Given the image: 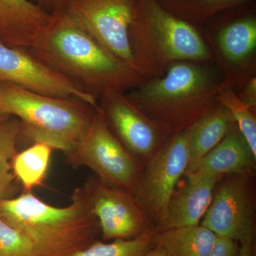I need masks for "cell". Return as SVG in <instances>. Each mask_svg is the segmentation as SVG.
<instances>
[{
	"label": "cell",
	"mask_w": 256,
	"mask_h": 256,
	"mask_svg": "<svg viewBox=\"0 0 256 256\" xmlns=\"http://www.w3.org/2000/svg\"><path fill=\"white\" fill-rule=\"evenodd\" d=\"M70 200L68 206L60 208L23 191L0 202V218L31 240L36 256H70L92 245L100 234L84 188H76Z\"/></svg>",
	"instance_id": "3957f363"
},
{
	"label": "cell",
	"mask_w": 256,
	"mask_h": 256,
	"mask_svg": "<svg viewBox=\"0 0 256 256\" xmlns=\"http://www.w3.org/2000/svg\"><path fill=\"white\" fill-rule=\"evenodd\" d=\"M256 160L235 124L214 148L188 166L186 172L202 171L220 176L248 174L254 171Z\"/></svg>",
	"instance_id": "9a60e30c"
},
{
	"label": "cell",
	"mask_w": 256,
	"mask_h": 256,
	"mask_svg": "<svg viewBox=\"0 0 256 256\" xmlns=\"http://www.w3.org/2000/svg\"><path fill=\"white\" fill-rule=\"evenodd\" d=\"M20 130V120L0 116V202L14 198L16 191L18 182L13 171V162L18 152Z\"/></svg>",
	"instance_id": "ac0fdd59"
},
{
	"label": "cell",
	"mask_w": 256,
	"mask_h": 256,
	"mask_svg": "<svg viewBox=\"0 0 256 256\" xmlns=\"http://www.w3.org/2000/svg\"><path fill=\"white\" fill-rule=\"evenodd\" d=\"M238 96L246 106L256 112V79L255 76L249 79L246 85L244 87L242 95Z\"/></svg>",
	"instance_id": "4316f807"
},
{
	"label": "cell",
	"mask_w": 256,
	"mask_h": 256,
	"mask_svg": "<svg viewBox=\"0 0 256 256\" xmlns=\"http://www.w3.org/2000/svg\"><path fill=\"white\" fill-rule=\"evenodd\" d=\"M232 78L200 63L172 64L160 77L146 79L126 92L140 110L166 136L186 130L216 108L218 96Z\"/></svg>",
	"instance_id": "7a4b0ae2"
},
{
	"label": "cell",
	"mask_w": 256,
	"mask_h": 256,
	"mask_svg": "<svg viewBox=\"0 0 256 256\" xmlns=\"http://www.w3.org/2000/svg\"><path fill=\"white\" fill-rule=\"evenodd\" d=\"M64 156L73 168L86 166L102 181L130 192L144 166L111 132L100 109L84 138Z\"/></svg>",
	"instance_id": "8992f818"
},
{
	"label": "cell",
	"mask_w": 256,
	"mask_h": 256,
	"mask_svg": "<svg viewBox=\"0 0 256 256\" xmlns=\"http://www.w3.org/2000/svg\"><path fill=\"white\" fill-rule=\"evenodd\" d=\"M248 174L225 175L216 186L202 225L240 244L255 234L254 194Z\"/></svg>",
	"instance_id": "7c38bea8"
},
{
	"label": "cell",
	"mask_w": 256,
	"mask_h": 256,
	"mask_svg": "<svg viewBox=\"0 0 256 256\" xmlns=\"http://www.w3.org/2000/svg\"><path fill=\"white\" fill-rule=\"evenodd\" d=\"M235 124L232 114L220 104L186 130L190 154L188 166L214 148Z\"/></svg>",
	"instance_id": "2e32d148"
},
{
	"label": "cell",
	"mask_w": 256,
	"mask_h": 256,
	"mask_svg": "<svg viewBox=\"0 0 256 256\" xmlns=\"http://www.w3.org/2000/svg\"><path fill=\"white\" fill-rule=\"evenodd\" d=\"M47 12L52 14H62L65 12L68 0H31Z\"/></svg>",
	"instance_id": "484cf974"
},
{
	"label": "cell",
	"mask_w": 256,
	"mask_h": 256,
	"mask_svg": "<svg viewBox=\"0 0 256 256\" xmlns=\"http://www.w3.org/2000/svg\"><path fill=\"white\" fill-rule=\"evenodd\" d=\"M156 233L151 229L138 238L117 239L108 244L97 240L70 256H142L156 246Z\"/></svg>",
	"instance_id": "7402d4cb"
},
{
	"label": "cell",
	"mask_w": 256,
	"mask_h": 256,
	"mask_svg": "<svg viewBox=\"0 0 256 256\" xmlns=\"http://www.w3.org/2000/svg\"><path fill=\"white\" fill-rule=\"evenodd\" d=\"M108 127L124 149L143 164L158 154L170 137L130 100L126 92L111 90L99 98Z\"/></svg>",
	"instance_id": "30bf717a"
},
{
	"label": "cell",
	"mask_w": 256,
	"mask_h": 256,
	"mask_svg": "<svg viewBox=\"0 0 256 256\" xmlns=\"http://www.w3.org/2000/svg\"><path fill=\"white\" fill-rule=\"evenodd\" d=\"M239 242L217 236L214 246L207 256H238Z\"/></svg>",
	"instance_id": "d4e9b609"
},
{
	"label": "cell",
	"mask_w": 256,
	"mask_h": 256,
	"mask_svg": "<svg viewBox=\"0 0 256 256\" xmlns=\"http://www.w3.org/2000/svg\"><path fill=\"white\" fill-rule=\"evenodd\" d=\"M186 182L170 198L164 215L154 226L156 233L198 225L208 206L217 184L224 176L202 171L185 172Z\"/></svg>",
	"instance_id": "4fadbf2b"
},
{
	"label": "cell",
	"mask_w": 256,
	"mask_h": 256,
	"mask_svg": "<svg viewBox=\"0 0 256 256\" xmlns=\"http://www.w3.org/2000/svg\"><path fill=\"white\" fill-rule=\"evenodd\" d=\"M218 42L226 60L230 63H242L255 50L256 18H244L230 24L220 31Z\"/></svg>",
	"instance_id": "ffe728a7"
},
{
	"label": "cell",
	"mask_w": 256,
	"mask_h": 256,
	"mask_svg": "<svg viewBox=\"0 0 256 256\" xmlns=\"http://www.w3.org/2000/svg\"><path fill=\"white\" fill-rule=\"evenodd\" d=\"M5 82L41 95L79 99L100 109L97 98L84 92L26 48L0 43V84Z\"/></svg>",
	"instance_id": "8fae6325"
},
{
	"label": "cell",
	"mask_w": 256,
	"mask_h": 256,
	"mask_svg": "<svg viewBox=\"0 0 256 256\" xmlns=\"http://www.w3.org/2000/svg\"><path fill=\"white\" fill-rule=\"evenodd\" d=\"M142 256H169L168 254L165 252L164 250H163L162 248L156 246L152 249H151L150 252H146Z\"/></svg>",
	"instance_id": "f1b7e54d"
},
{
	"label": "cell",
	"mask_w": 256,
	"mask_h": 256,
	"mask_svg": "<svg viewBox=\"0 0 256 256\" xmlns=\"http://www.w3.org/2000/svg\"><path fill=\"white\" fill-rule=\"evenodd\" d=\"M188 162V132L184 130L172 136L141 170L132 193L150 220L153 228L164 215Z\"/></svg>",
	"instance_id": "52a82bcc"
},
{
	"label": "cell",
	"mask_w": 256,
	"mask_h": 256,
	"mask_svg": "<svg viewBox=\"0 0 256 256\" xmlns=\"http://www.w3.org/2000/svg\"><path fill=\"white\" fill-rule=\"evenodd\" d=\"M84 192L98 220L104 240H130L153 228L132 192L90 176Z\"/></svg>",
	"instance_id": "9c48e42d"
},
{
	"label": "cell",
	"mask_w": 256,
	"mask_h": 256,
	"mask_svg": "<svg viewBox=\"0 0 256 256\" xmlns=\"http://www.w3.org/2000/svg\"><path fill=\"white\" fill-rule=\"evenodd\" d=\"M28 50L98 99L111 90L129 92L148 79L100 46L64 13L57 15L36 46Z\"/></svg>",
	"instance_id": "6da1fadb"
},
{
	"label": "cell",
	"mask_w": 256,
	"mask_h": 256,
	"mask_svg": "<svg viewBox=\"0 0 256 256\" xmlns=\"http://www.w3.org/2000/svg\"><path fill=\"white\" fill-rule=\"evenodd\" d=\"M54 150L46 143L35 142L15 156L13 171L24 191L32 192L34 188L42 186L46 178Z\"/></svg>",
	"instance_id": "d6986e66"
},
{
	"label": "cell",
	"mask_w": 256,
	"mask_h": 256,
	"mask_svg": "<svg viewBox=\"0 0 256 256\" xmlns=\"http://www.w3.org/2000/svg\"><path fill=\"white\" fill-rule=\"evenodd\" d=\"M0 256H36L31 240L1 218Z\"/></svg>",
	"instance_id": "cb8c5ba5"
},
{
	"label": "cell",
	"mask_w": 256,
	"mask_h": 256,
	"mask_svg": "<svg viewBox=\"0 0 256 256\" xmlns=\"http://www.w3.org/2000/svg\"><path fill=\"white\" fill-rule=\"evenodd\" d=\"M97 110L79 99L50 97L0 84V116L20 120V141L46 143L64 154L85 136Z\"/></svg>",
	"instance_id": "5b68a950"
},
{
	"label": "cell",
	"mask_w": 256,
	"mask_h": 256,
	"mask_svg": "<svg viewBox=\"0 0 256 256\" xmlns=\"http://www.w3.org/2000/svg\"><path fill=\"white\" fill-rule=\"evenodd\" d=\"M129 44L134 66L148 79L161 76L176 62L212 60L196 28L170 14L156 0H138Z\"/></svg>",
	"instance_id": "277c9868"
},
{
	"label": "cell",
	"mask_w": 256,
	"mask_h": 256,
	"mask_svg": "<svg viewBox=\"0 0 256 256\" xmlns=\"http://www.w3.org/2000/svg\"><path fill=\"white\" fill-rule=\"evenodd\" d=\"M170 14L190 24L202 22L250 0H156Z\"/></svg>",
	"instance_id": "44dd1931"
},
{
	"label": "cell",
	"mask_w": 256,
	"mask_h": 256,
	"mask_svg": "<svg viewBox=\"0 0 256 256\" xmlns=\"http://www.w3.org/2000/svg\"><path fill=\"white\" fill-rule=\"evenodd\" d=\"M138 0H68L64 14L100 46L134 68L129 28Z\"/></svg>",
	"instance_id": "ba28073f"
},
{
	"label": "cell",
	"mask_w": 256,
	"mask_h": 256,
	"mask_svg": "<svg viewBox=\"0 0 256 256\" xmlns=\"http://www.w3.org/2000/svg\"><path fill=\"white\" fill-rule=\"evenodd\" d=\"M56 18L31 0H0V43L33 48Z\"/></svg>",
	"instance_id": "5bb4252c"
},
{
	"label": "cell",
	"mask_w": 256,
	"mask_h": 256,
	"mask_svg": "<svg viewBox=\"0 0 256 256\" xmlns=\"http://www.w3.org/2000/svg\"><path fill=\"white\" fill-rule=\"evenodd\" d=\"M216 238L213 232L202 224L168 229L154 236L156 245L169 256H207Z\"/></svg>",
	"instance_id": "e0dca14e"
},
{
	"label": "cell",
	"mask_w": 256,
	"mask_h": 256,
	"mask_svg": "<svg viewBox=\"0 0 256 256\" xmlns=\"http://www.w3.org/2000/svg\"><path fill=\"white\" fill-rule=\"evenodd\" d=\"M254 235L252 234L240 242L238 256H252L254 248Z\"/></svg>",
	"instance_id": "83f0119b"
},
{
	"label": "cell",
	"mask_w": 256,
	"mask_h": 256,
	"mask_svg": "<svg viewBox=\"0 0 256 256\" xmlns=\"http://www.w3.org/2000/svg\"><path fill=\"white\" fill-rule=\"evenodd\" d=\"M218 102L232 114L239 131L256 156V112L242 102L230 86L220 90Z\"/></svg>",
	"instance_id": "603a6c76"
}]
</instances>
